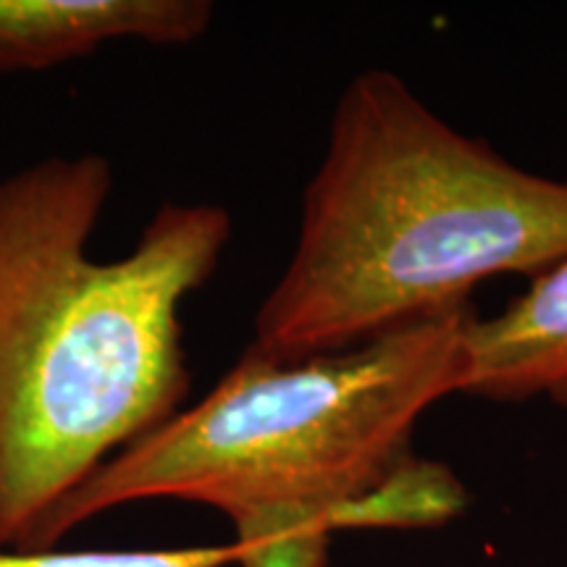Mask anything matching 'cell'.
I'll return each instance as SVG.
<instances>
[{
  "label": "cell",
  "mask_w": 567,
  "mask_h": 567,
  "mask_svg": "<svg viewBox=\"0 0 567 567\" xmlns=\"http://www.w3.org/2000/svg\"><path fill=\"white\" fill-rule=\"evenodd\" d=\"M113 193L101 153L0 176V549L182 410V305L231 239L216 203H161L122 258L90 243Z\"/></svg>",
  "instance_id": "obj_1"
},
{
  "label": "cell",
  "mask_w": 567,
  "mask_h": 567,
  "mask_svg": "<svg viewBox=\"0 0 567 567\" xmlns=\"http://www.w3.org/2000/svg\"><path fill=\"white\" fill-rule=\"evenodd\" d=\"M460 394L494 402L547 396L567 410V260L534 276L502 313L467 321Z\"/></svg>",
  "instance_id": "obj_5"
},
{
  "label": "cell",
  "mask_w": 567,
  "mask_h": 567,
  "mask_svg": "<svg viewBox=\"0 0 567 567\" xmlns=\"http://www.w3.org/2000/svg\"><path fill=\"white\" fill-rule=\"evenodd\" d=\"M567 260V182L523 172L400 74H354L302 195L295 252L255 313L271 360L350 350L465 308L499 274Z\"/></svg>",
  "instance_id": "obj_2"
},
{
  "label": "cell",
  "mask_w": 567,
  "mask_h": 567,
  "mask_svg": "<svg viewBox=\"0 0 567 567\" xmlns=\"http://www.w3.org/2000/svg\"><path fill=\"white\" fill-rule=\"evenodd\" d=\"M239 567H326L331 530L321 515L279 513L234 523Z\"/></svg>",
  "instance_id": "obj_7"
},
{
  "label": "cell",
  "mask_w": 567,
  "mask_h": 567,
  "mask_svg": "<svg viewBox=\"0 0 567 567\" xmlns=\"http://www.w3.org/2000/svg\"><path fill=\"white\" fill-rule=\"evenodd\" d=\"M237 547L182 549H0V567H226Z\"/></svg>",
  "instance_id": "obj_8"
},
{
  "label": "cell",
  "mask_w": 567,
  "mask_h": 567,
  "mask_svg": "<svg viewBox=\"0 0 567 567\" xmlns=\"http://www.w3.org/2000/svg\"><path fill=\"white\" fill-rule=\"evenodd\" d=\"M471 318L465 305L302 360L247 347L197 405L97 467L24 551L55 549L95 515L147 499L208 505L231 523L308 513L329 526L405 463L425 410L460 392Z\"/></svg>",
  "instance_id": "obj_3"
},
{
  "label": "cell",
  "mask_w": 567,
  "mask_h": 567,
  "mask_svg": "<svg viewBox=\"0 0 567 567\" xmlns=\"http://www.w3.org/2000/svg\"><path fill=\"white\" fill-rule=\"evenodd\" d=\"M465 509V488L446 465L410 455L373 492L329 517L339 528L442 526Z\"/></svg>",
  "instance_id": "obj_6"
},
{
  "label": "cell",
  "mask_w": 567,
  "mask_h": 567,
  "mask_svg": "<svg viewBox=\"0 0 567 567\" xmlns=\"http://www.w3.org/2000/svg\"><path fill=\"white\" fill-rule=\"evenodd\" d=\"M210 21L208 0H0V74L61 66L116 40L189 45Z\"/></svg>",
  "instance_id": "obj_4"
}]
</instances>
